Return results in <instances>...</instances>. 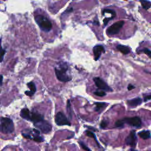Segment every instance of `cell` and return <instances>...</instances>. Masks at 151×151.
Returning a JSON list of instances; mask_svg holds the SVG:
<instances>
[{
    "mask_svg": "<svg viewBox=\"0 0 151 151\" xmlns=\"http://www.w3.org/2000/svg\"><path fill=\"white\" fill-rule=\"evenodd\" d=\"M42 120H44V119H43V116L41 114L37 113H31L30 121L34 123L38 122Z\"/></svg>",
    "mask_w": 151,
    "mask_h": 151,
    "instance_id": "13",
    "label": "cell"
},
{
    "mask_svg": "<svg viewBox=\"0 0 151 151\" xmlns=\"http://www.w3.org/2000/svg\"><path fill=\"white\" fill-rule=\"evenodd\" d=\"M117 48L119 51H120L123 54H127L130 52V48L127 46L120 45V44L117 46Z\"/></svg>",
    "mask_w": 151,
    "mask_h": 151,
    "instance_id": "15",
    "label": "cell"
},
{
    "mask_svg": "<svg viewBox=\"0 0 151 151\" xmlns=\"http://www.w3.org/2000/svg\"><path fill=\"white\" fill-rule=\"evenodd\" d=\"M138 135L143 139H147L150 137V133L148 130H143L138 133Z\"/></svg>",
    "mask_w": 151,
    "mask_h": 151,
    "instance_id": "16",
    "label": "cell"
},
{
    "mask_svg": "<svg viewBox=\"0 0 151 151\" xmlns=\"http://www.w3.org/2000/svg\"><path fill=\"white\" fill-rule=\"evenodd\" d=\"M108 124V122L107 120H103L100 123V127L101 129L105 128Z\"/></svg>",
    "mask_w": 151,
    "mask_h": 151,
    "instance_id": "26",
    "label": "cell"
},
{
    "mask_svg": "<svg viewBox=\"0 0 151 151\" xmlns=\"http://www.w3.org/2000/svg\"><path fill=\"white\" fill-rule=\"evenodd\" d=\"M135 88V87L134 86H133L132 84H129V86H128V87H127V89L129 90H132V89H133V88Z\"/></svg>",
    "mask_w": 151,
    "mask_h": 151,
    "instance_id": "31",
    "label": "cell"
},
{
    "mask_svg": "<svg viewBox=\"0 0 151 151\" xmlns=\"http://www.w3.org/2000/svg\"><path fill=\"white\" fill-rule=\"evenodd\" d=\"M5 53V50H4V49H2V48H1V62H2V60H3L4 55Z\"/></svg>",
    "mask_w": 151,
    "mask_h": 151,
    "instance_id": "28",
    "label": "cell"
},
{
    "mask_svg": "<svg viewBox=\"0 0 151 151\" xmlns=\"http://www.w3.org/2000/svg\"><path fill=\"white\" fill-rule=\"evenodd\" d=\"M67 65H62L60 68H55V75L57 79L61 81L66 82L71 80V77H70L67 74Z\"/></svg>",
    "mask_w": 151,
    "mask_h": 151,
    "instance_id": "3",
    "label": "cell"
},
{
    "mask_svg": "<svg viewBox=\"0 0 151 151\" xmlns=\"http://www.w3.org/2000/svg\"><path fill=\"white\" fill-rule=\"evenodd\" d=\"M103 13H109V14H111L112 15L113 17H116V12L113 9H104L103 10Z\"/></svg>",
    "mask_w": 151,
    "mask_h": 151,
    "instance_id": "22",
    "label": "cell"
},
{
    "mask_svg": "<svg viewBox=\"0 0 151 151\" xmlns=\"http://www.w3.org/2000/svg\"><path fill=\"white\" fill-rule=\"evenodd\" d=\"M67 110H68V114H69V116L70 117H71L72 116H71V106H70V101L68 100L67 101Z\"/></svg>",
    "mask_w": 151,
    "mask_h": 151,
    "instance_id": "25",
    "label": "cell"
},
{
    "mask_svg": "<svg viewBox=\"0 0 151 151\" xmlns=\"http://www.w3.org/2000/svg\"><path fill=\"white\" fill-rule=\"evenodd\" d=\"M86 135H87V136H88V137H92V138L96 140V142L98 143L96 137V135H95V134H94L92 132H91V131H90V130H86Z\"/></svg>",
    "mask_w": 151,
    "mask_h": 151,
    "instance_id": "21",
    "label": "cell"
},
{
    "mask_svg": "<svg viewBox=\"0 0 151 151\" xmlns=\"http://www.w3.org/2000/svg\"><path fill=\"white\" fill-rule=\"evenodd\" d=\"M25 94H27L28 96H32L34 94V93H33L31 91H25Z\"/></svg>",
    "mask_w": 151,
    "mask_h": 151,
    "instance_id": "29",
    "label": "cell"
},
{
    "mask_svg": "<svg viewBox=\"0 0 151 151\" xmlns=\"http://www.w3.org/2000/svg\"><path fill=\"white\" fill-rule=\"evenodd\" d=\"M35 20L39 27L43 31L48 32L51 29L52 24L51 21L44 16L38 15L35 17Z\"/></svg>",
    "mask_w": 151,
    "mask_h": 151,
    "instance_id": "1",
    "label": "cell"
},
{
    "mask_svg": "<svg viewBox=\"0 0 151 151\" xmlns=\"http://www.w3.org/2000/svg\"><path fill=\"white\" fill-rule=\"evenodd\" d=\"M27 86L28 87V88L30 89V91H32L33 93H35V92L36 91V87L35 84L33 82H29L27 84Z\"/></svg>",
    "mask_w": 151,
    "mask_h": 151,
    "instance_id": "19",
    "label": "cell"
},
{
    "mask_svg": "<svg viewBox=\"0 0 151 151\" xmlns=\"http://www.w3.org/2000/svg\"><path fill=\"white\" fill-rule=\"evenodd\" d=\"M93 80H94V81L96 86L99 88L104 90L106 91H112L111 88L106 84V83L105 81H104V80H103L100 77H94Z\"/></svg>",
    "mask_w": 151,
    "mask_h": 151,
    "instance_id": "9",
    "label": "cell"
},
{
    "mask_svg": "<svg viewBox=\"0 0 151 151\" xmlns=\"http://www.w3.org/2000/svg\"><path fill=\"white\" fill-rule=\"evenodd\" d=\"M79 144L80 145V146L84 149V150H90V149H89V148H88L87 146H86V145H85L82 142H81V141H80L79 142Z\"/></svg>",
    "mask_w": 151,
    "mask_h": 151,
    "instance_id": "27",
    "label": "cell"
},
{
    "mask_svg": "<svg viewBox=\"0 0 151 151\" xmlns=\"http://www.w3.org/2000/svg\"><path fill=\"white\" fill-rule=\"evenodd\" d=\"M95 104H96L95 111H100L101 110H102L104 107H105L107 106L106 103H101V102L95 103Z\"/></svg>",
    "mask_w": 151,
    "mask_h": 151,
    "instance_id": "18",
    "label": "cell"
},
{
    "mask_svg": "<svg viewBox=\"0 0 151 151\" xmlns=\"http://www.w3.org/2000/svg\"><path fill=\"white\" fill-rule=\"evenodd\" d=\"M125 123H127L130 126L139 127L141 126L142 121L139 117H126L123 119Z\"/></svg>",
    "mask_w": 151,
    "mask_h": 151,
    "instance_id": "8",
    "label": "cell"
},
{
    "mask_svg": "<svg viewBox=\"0 0 151 151\" xmlns=\"http://www.w3.org/2000/svg\"><path fill=\"white\" fill-rule=\"evenodd\" d=\"M140 2L142 7L146 10L148 9L151 6V2L148 0H140Z\"/></svg>",
    "mask_w": 151,
    "mask_h": 151,
    "instance_id": "17",
    "label": "cell"
},
{
    "mask_svg": "<svg viewBox=\"0 0 151 151\" xmlns=\"http://www.w3.org/2000/svg\"><path fill=\"white\" fill-rule=\"evenodd\" d=\"M124 24L123 21H119L112 24L110 27H109L107 29V34L108 35H115L117 34L120 29L122 28Z\"/></svg>",
    "mask_w": 151,
    "mask_h": 151,
    "instance_id": "5",
    "label": "cell"
},
{
    "mask_svg": "<svg viewBox=\"0 0 151 151\" xmlns=\"http://www.w3.org/2000/svg\"><path fill=\"white\" fill-rule=\"evenodd\" d=\"M140 51L143 52V53H145V54H146L148 57H149L150 58H151V51L146 48H143V50H142Z\"/></svg>",
    "mask_w": 151,
    "mask_h": 151,
    "instance_id": "24",
    "label": "cell"
},
{
    "mask_svg": "<svg viewBox=\"0 0 151 151\" xmlns=\"http://www.w3.org/2000/svg\"><path fill=\"white\" fill-rule=\"evenodd\" d=\"M14 130V125L12 120L8 117L1 119V132L5 134L11 133Z\"/></svg>",
    "mask_w": 151,
    "mask_h": 151,
    "instance_id": "2",
    "label": "cell"
},
{
    "mask_svg": "<svg viewBox=\"0 0 151 151\" xmlns=\"http://www.w3.org/2000/svg\"><path fill=\"white\" fill-rule=\"evenodd\" d=\"M105 52L104 47L101 45H97L93 48V53L95 60H97L100 57L101 54Z\"/></svg>",
    "mask_w": 151,
    "mask_h": 151,
    "instance_id": "11",
    "label": "cell"
},
{
    "mask_svg": "<svg viewBox=\"0 0 151 151\" xmlns=\"http://www.w3.org/2000/svg\"></svg>",
    "mask_w": 151,
    "mask_h": 151,
    "instance_id": "33",
    "label": "cell"
},
{
    "mask_svg": "<svg viewBox=\"0 0 151 151\" xmlns=\"http://www.w3.org/2000/svg\"><path fill=\"white\" fill-rule=\"evenodd\" d=\"M124 122L123 121V120H118L115 123V126L117 127H123L124 124Z\"/></svg>",
    "mask_w": 151,
    "mask_h": 151,
    "instance_id": "20",
    "label": "cell"
},
{
    "mask_svg": "<svg viewBox=\"0 0 151 151\" xmlns=\"http://www.w3.org/2000/svg\"><path fill=\"white\" fill-rule=\"evenodd\" d=\"M94 94L97 96L103 97V96H106V93L104 91H96L94 93Z\"/></svg>",
    "mask_w": 151,
    "mask_h": 151,
    "instance_id": "23",
    "label": "cell"
},
{
    "mask_svg": "<svg viewBox=\"0 0 151 151\" xmlns=\"http://www.w3.org/2000/svg\"><path fill=\"white\" fill-rule=\"evenodd\" d=\"M34 124L35 127L40 129L44 133H49L52 129L51 125L48 122H47V121H45L44 120L35 123H34Z\"/></svg>",
    "mask_w": 151,
    "mask_h": 151,
    "instance_id": "7",
    "label": "cell"
},
{
    "mask_svg": "<svg viewBox=\"0 0 151 151\" xmlns=\"http://www.w3.org/2000/svg\"><path fill=\"white\" fill-rule=\"evenodd\" d=\"M22 135L27 139H32L37 142H41L44 140L42 137L40 136V132L38 130L33 129V130H28L27 132H22Z\"/></svg>",
    "mask_w": 151,
    "mask_h": 151,
    "instance_id": "4",
    "label": "cell"
},
{
    "mask_svg": "<svg viewBox=\"0 0 151 151\" xmlns=\"http://www.w3.org/2000/svg\"><path fill=\"white\" fill-rule=\"evenodd\" d=\"M20 116L24 119H26L27 120H31V113L29 110L27 109H22L20 113Z\"/></svg>",
    "mask_w": 151,
    "mask_h": 151,
    "instance_id": "14",
    "label": "cell"
},
{
    "mask_svg": "<svg viewBox=\"0 0 151 151\" xmlns=\"http://www.w3.org/2000/svg\"><path fill=\"white\" fill-rule=\"evenodd\" d=\"M55 122L58 126H71V123L65 114L62 112H58L55 115Z\"/></svg>",
    "mask_w": 151,
    "mask_h": 151,
    "instance_id": "6",
    "label": "cell"
},
{
    "mask_svg": "<svg viewBox=\"0 0 151 151\" xmlns=\"http://www.w3.org/2000/svg\"><path fill=\"white\" fill-rule=\"evenodd\" d=\"M149 100H151V94H149V95H147V96H145L144 97V101H146Z\"/></svg>",
    "mask_w": 151,
    "mask_h": 151,
    "instance_id": "30",
    "label": "cell"
},
{
    "mask_svg": "<svg viewBox=\"0 0 151 151\" xmlns=\"http://www.w3.org/2000/svg\"><path fill=\"white\" fill-rule=\"evenodd\" d=\"M142 102V100L140 97L134 98L131 100H129L127 101V104L130 107H136L140 105Z\"/></svg>",
    "mask_w": 151,
    "mask_h": 151,
    "instance_id": "12",
    "label": "cell"
},
{
    "mask_svg": "<svg viewBox=\"0 0 151 151\" xmlns=\"http://www.w3.org/2000/svg\"><path fill=\"white\" fill-rule=\"evenodd\" d=\"M2 80H3V77H2V76H1V85H2Z\"/></svg>",
    "mask_w": 151,
    "mask_h": 151,
    "instance_id": "32",
    "label": "cell"
},
{
    "mask_svg": "<svg viewBox=\"0 0 151 151\" xmlns=\"http://www.w3.org/2000/svg\"><path fill=\"white\" fill-rule=\"evenodd\" d=\"M125 142L127 145L131 146L132 147H135L136 145V142H137V138L136 136L135 131L132 130L130 133V134L127 136L126 137Z\"/></svg>",
    "mask_w": 151,
    "mask_h": 151,
    "instance_id": "10",
    "label": "cell"
}]
</instances>
